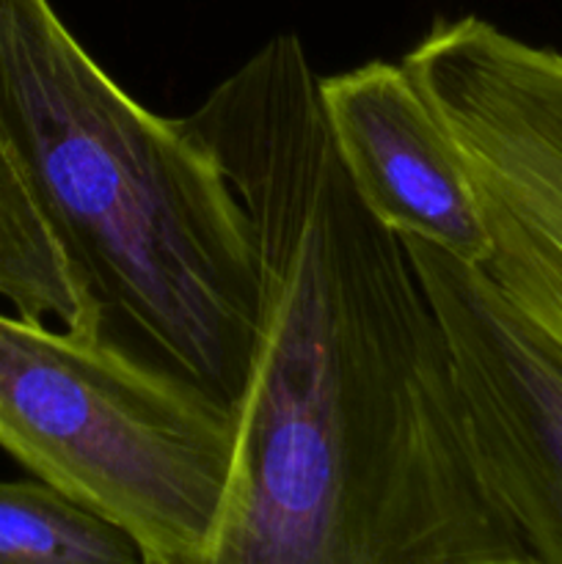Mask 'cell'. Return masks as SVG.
Instances as JSON below:
<instances>
[{
  "label": "cell",
  "mask_w": 562,
  "mask_h": 564,
  "mask_svg": "<svg viewBox=\"0 0 562 564\" xmlns=\"http://www.w3.org/2000/svg\"><path fill=\"white\" fill-rule=\"evenodd\" d=\"M185 119L251 218L262 325L213 534L143 564H538L411 257L336 158L301 39H268Z\"/></svg>",
  "instance_id": "1"
},
{
  "label": "cell",
  "mask_w": 562,
  "mask_h": 564,
  "mask_svg": "<svg viewBox=\"0 0 562 564\" xmlns=\"http://www.w3.org/2000/svg\"><path fill=\"white\" fill-rule=\"evenodd\" d=\"M0 138L105 339L237 411L262 325L257 240L187 119L136 102L50 0H0Z\"/></svg>",
  "instance_id": "2"
},
{
  "label": "cell",
  "mask_w": 562,
  "mask_h": 564,
  "mask_svg": "<svg viewBox=\"0 0 562 564\" xmlns=\"http://www.w3.org/2000/svg\"><path fill=\"white\" fill-rule=\"evenodd\" d=\"M0 446L160 560L213 534L237 411L105 339L97 314L64 330L0 314Z\"/></svg>",
  "instance_id": "3"
},
{
  "label": "cell",
  "mask_w": 562,
  "mask_h": 564,
  "mask_svg": "<svg viewBox=\"0 0 562 564\" xmlns=\"http://www.w3.org/2000/svg\"><path fill=\"white\" fill-rule=\"evenodd\" d=\"M402 66L461 149L483 273L562 361V53L468 14L435 20Z\"/></svg>",
  "instance_id": "4"
},
{
  "label": "cell",
  "mask_w": 562,
  "mask_h": 564,
  "mask_svg": "<svg viewBox=\"0 0 562 564\" xmlns=\"http://www.w3.org/2000/svg\"><path fill=\"white\" fill-rule=\"evenodd\" d=\"M439 317L485 479L538 564H562V361L483 268L402 240Z\"/></svg>",
  "instance_id": "5"
},
{
  "label": "cell",
  "mask_w": 562,
  "mask_h": 564,
  "mask_svg": "<svg viewBox=\"0 0 562 564\" xmlns=\"http://www.w3.org/2000/svg\"><path fill=\"white\" fill-rule=\"evenodd\" d=\"M317 94L336 158L372 218L400 240L483 268L490 240L461 149L402 61L317 77Z\"/></svg>",
  "instance_id": "6"
},
{
  "label": "cell",
  "mask_w": 562,
  "mask_h": 564,
  "mask_svg": "<svg viewBox=\"0 0 562 564\" xmlns=\"http://www.w3.org/2000/svg\"><path fill=\"white\" fill-rule=\"evenodd\" d=\"M0 564H143V551L50 485L0 479Z\"/></svg>",
  "instance_id": "7"
}]
</instances>
